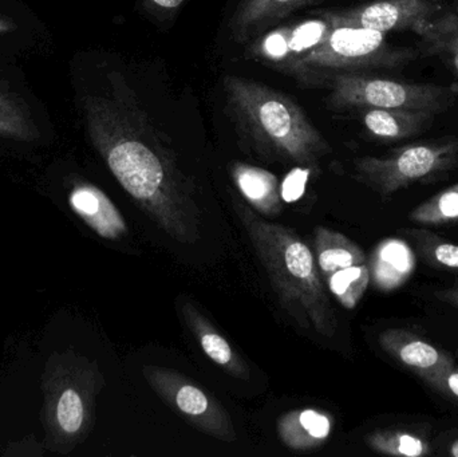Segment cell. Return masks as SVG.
I'll use <instances>...</instances> for the list:
<instances>
[{
    "label": "cell",
    "instance_id": "17",
    "mask_svg": "<svg viewBox=\"0 0 458 457\" xmlns=\"http://www.w3.org/2000/svg\"><path fill=\"white\" fill-rule=\"evenodd\" d=\"M315 0H242L232 19V32L237 40H244L250 35L279 21L283 16Z\"/></svg>",
    "mask_w": 458,
    "mask_h": 457
},
{
    "label": "cell",
    "instance_id": "9",
    "mask_svg": "<svg viewBox=\"0 0 458 457\" xmlns=\"http://www.w3.org/2000/svg\"><path fill=\"white\" fill-rule=\"evenodd\" d=\"M441 13L443 7L432 0H376L331 15L335 23L365 27L384 34L411 31L421 38Z\"/></svg>",
    "mask_w": 458,
    "mask_h": 457
},
{
    "label": "cell",
    "instance_id": "7",
    "mask_svg": "<svg viewBox=\"0 0 458 457\" xmlns=\"http://www.w3.org/2000/svg\"><path fill=\"white\" fill-rule=\"evenodd\" d=\"M142 373L156 394L193 428L220 442L237 439L227 410L198 383L168 368L152 365L145 367Z\"/></svg>",
    "mask_w": 458,
    "mask_h": 457
},
{
    "label": "cell",
    "instance_id": "15",
    "mask_svg": "<svg viewBox=\"0 0 458 457\" xmlns=\"http://www.w3.org/2000/svg\"><path fill=\"white\" fill-rule=\"evenodd\" d=\"M277 432L290 450L306 453L325 444L330 436L331 420L319 410H293L279 419Z\"/></svg>",
    "mask_w": 458,
    "mask_h": 457
},
{
    "label": "cell",
    "instance_id": "16",
    "mask_svg": "<svg viewBox=\"0 0 458 457\" xmlns=\"http://www.w3.org/2000/svg\"><path fill=\"white\" fill-rule=\"evenodd\" d=\"M232 179L245 200L260 214L276 216L283 208L277 177L266 169L234 163L231 166Z\"/></svg>",
    "mask_w": 458,
    "mask_h": 457
},
{
    "label": "cell",
    "instance_id": "22",
    "mask_svg": "<svg viewBox=\"0 0 458 457\" xmlns=\"http://www.w3.org/2000/svg\"><path fill=\"white\" fill-rule=\"evenodd\" d=\"M366 444L386 456L424 457L433 453L429 442L411 432L398 429H381L366 437Z\"/></svg>",
    "mask_w": 458,
    "mask_h": 457
},
{
    "label": "cell",
    "instance_id": "1",
    "mask_svg": "<svg viewBox=\"0 0 458 457\" xmlns=\"http://www.w3.org/2000/svg\"><path fill=\"white\" fill-rule=\"evenodd\" d=\"M133 98L125 89L112 97L83 99L91 142L153 223L179 243H198L201 211L195 184Z\"/></svg>",
    "mask_w": 458,
    "mask_h": 457
},
{
    "label": "cell",
    "instance_id": "29",
    "mask_svg": "<svg viewBox=\"0 0 458 457\" xmlns=\"http://www.w3.org/2000/svg\"><path fill=\"white\" fill-rule=\"evenodd\" d=\"M451 455H454V457H458V439L456 440V442L452 443Z\"/></svg>",
    "mask_w": 458,
    "mask_h": 457
},
{
    "label": "cell",
    "instance_id": "19",
    "mask_svg": "<svg viewBox=\"0 0 458 457\" xmlns=\"http://www.w3.org/2000/svg\"><path fill=\"white\" fill-rule=\"evenodd\" d=\"M400 231L422 262L458 275V244L424 228H401Z\"/></svg>",
    "mask_w": 458,
    "mask_h": 457
},
{
    "label": "cell",
    "instance_id": "23",
    "mask_svg": "<svg viewBox=\"0 0 458 457\" xmlns=\"http://www.w3.org/2000/svg\"><path fill=\"white\" fill-rule=\"evenodd\" d=\"M94 392H82L74 386L64 389L56 404L59 429L67 436H80L90 420L91 396Z\"/></svg>",
    "mask_w": 458,
    "mask_h": 457
},
{
    "label": "cell",
    "instance_id": "26",
    "mask_svg": "<svg viewBox=\"0 0 458 457\" xmlns=\"http://www.w3.org/2000/svg\"><path fill=\"white\" fill-rule=\"evenodd\" d=\"M310 171H311L310 168L296 166L293 171L288 173V176L283 182L282 187H280V196H282L283 200L293 203V201L301 199L304 190H306Z\"/></svg>",
    "mask_w": 458,
    "mask_h": 457
},
{
    "label": "cell",
    "instance_id": "21",
    "mask_svg": "<svg viewBox=\"0 0 458 457\" xmlns=\"http://www.w3.org/2000/svg\"><path fill=\"white\" fill-rule=\"evenodd\" d=\"M421 45L425 54L441 56L458 77V8L436 18Z\"/></svg>",
    "mask_w": 458,
    "mask_h": 457
},
{
    "label": "cell",
    "instance_id": "5",
    "mask_svg": "<svg viewBox=\"0 0 458 457\" xmlns=\"http://www.w3.org/2000/svg\"><path fill=\"white\" fill-rule=\"evenodd\" d=\"M458 168V134L413 142L354 161V179L382 198L414 184H430Z\"/></svg>",
    "mask_w": 458,
    "mask_h": 457
},
{
    "label": "cell",
    "instance_id": "3",
    "mask_svg": "<svg viewBox=\"0 0 458 457\" xmlns=\"http://www.w3.org/2000/svg\"><path fill=\"white\" fill-rule=\"evenodd\" d=\"M225 93L237 128L260 157L314 169L330 155L327 140L285 94L234 75L225 78Z\"/></svg>",
    "mask_w": 458,
    "mask_h": 457
},
{
    "label": "cell",
    "instance_id": "11",
    "mask_svg": "<svg viewBox=\"0 0 458 457\" xmlns=\"http://www.w3.org/2000/svg\"><path fill=\"white\" fill-rule=\"evenodd\" d=\"M382 351L422 381L454 364V359L429 341L403 329H387L378 337Z\"/></svg>",
    "mask_w": 458,
    "mask_h": 457
},
{
    "label": "cell",
    "instance_id": "30",
    "mask_svg": "<svg viewBox=\"0 0 458 457\" xmlns=\"http://www.w3.org/2000/svg\"><path fill=\"white\" fill-rule=\"evenodd\" d=\"M456 356L458 357V349H457V351H456Z\"/></svg>",
    "mask_w": 458,
    "mask_h": 457
},
{
    "label": "cell",
    "instance_id": "10",
    "mask_svg": "<svg viewBox=\"0 0 458 457\" xmlns=\"http://www.w3.org/2000/svg\"><path fill=\"white\" fill-rule=\"evenodd\" d=\"M334 27L335 21L331 13H323L319 19L280 27L256 40L250 47V55L285 70L296 59L322 45Z\"/></svg>",
    "mask_w": 458,
    "mask_h": 457
},
{
    "label": "cell",
    "instance_id": "28",
    "mask_svg": "<svg viewBox=\"0 0 458 457\" xmlns=\"http://www.w3.org/2000/svg\"><path fill=\"white\" fill-rule=\"evenodd\" d=\"M152 2L158 7L165 8V10H174V8H179L184 0H152Z\"/></svg>",
    "mask_w": 458,
    "mask_h": 457
},
{
    "label": "cell",
    "instance_id": "8",
    "mask_svg": "<svg viewBox=\"0 0 458 457\" xmlns=\"http://www.w3.org/2000/svg\"><path fill=\"white\" fill-rule=\"evenodd\" d=\"M315 258L328 292L344 309H354L370 282L366 255L352 239L338 231L315 230Z\"/></svg>",
    "mask_w": 458,
    "mask_h": 457
},
{
    "label": "cell",
    "instance_id": "24",
    "mask_svg": "<svg viewBox=\"0 0 458 457\" xmlns=\"http://www.w3.org/2000/svg\"><path fill=\"white\" fill-rule=\"evenodd\" d=\"M409 219L420 225H458V182L420 204Z\"/></svg>",
    "mask_w": 458,
    "mask_h": 457
},
{
    "label": "cell",
    "instance_id": "13",
    "mask_svg": "<svg viewBox=\"0 0 458 457\" xmlns=\"http://www.w3.org/2000/svg\"><path fill=\"white\" fill-rule=\"evenodd\" d=\"M180 311L188 329L192 333L206 356L231 377L250 381V370L244 360L234 351L233 346L219 332V329L196 308L195 303L187 300H182Z\"/></svg>",
    "mask_w": 458,
    "mask_h": 457
},
{
    "label": "cell",
    "instance_id": "14",
    "mask_svg": "<svg viewBox=\"0 0 458 457\" xmlns=\"http://www.w3.org/2000/svg\"><path fill=\"white\" fill-rule=\"evenodd\" d=\"M362 123L373 139L384 142L405 141L425 133L435 123L428 110L363 109Z\"/></svg>",
    "mask_w": 458,
    "mask_h": 457
},
{
    "label": "cell",
    "instance_id": "6",
    "mask_svg": "<svg viewBox=\"0 0 458 457\" xmlns=\"http://www.w3.org/2000/svg\"><path fill=\"white\" fill-rule=\"evenodd\" d=\"M328 102L335 110L408 109L440 113L456 101L457 89L435 83H413L358 72H336L330 78Z\"/></svg>",
    "mask_w": 458,
    "mask_h": 457
},
{
    "label": "cell",
    "instance_id": "20",
    "mask_svg": "<svg viewBox=\"0 0 458 457\" xmlns=\"http://www.w3.org/2000/svg\"><path fill=\"white\" fill-rule=\"evenodd\" d=\"M0 136L31 142L40 133L23 99L0 86Z\"/></svg>",
    "mask_w": 458,
    "mask_h": 457
},
{
    "label": "cell",
    "instance_id": "27",
    "mask_svg": "<svg viewBox=\"0 0 458 457\" xmlns=\"http://www.w3.org/2000/svg\"><path fill=\"white\" fill-rule=\"evenodd\" d=\"M436 300L446 303V305L454 306L458 309V279L454 281L452 286L445 287V289L438 290L435 292Z\"/></svg>",
    "mask_w": 458,
    "mask_h": 457
},
{
    "label": "cell",
    "instance_id": "4",
    "mask_svg": "<svg viewBox=\"0 0 458 457\" xmlns=\"http://www.w3.org/2000/svg\"><path fill=\"white\" fill-rule=\"evenodd\" d=\"M419 55L416 48L393 45L384 32L335 23L322 45L296 59L285 67V72L307 83L327 72L333 75L360 70L398 69L416 61Z\"/></svg>",
    "mask_w": 458,
    "mask_h": 457
},
{
    "label": "cell",
    "instance_id": "12",
    "mask_svg": "<svg viewBox=\"0 0 458 457\" xmlns=\"http://www.w3.org/2000/svg\"><path fill=\"white\" fill-rule=\"evenodd\" d=\"M72 211L105 241H120L129 230L120 209L109 196L90 182H78L67 195Z\"/></svg>",
    "mask_w": 458,
    "mask_h": 457
},
{
    "label": "cell",
    "instance_id": "18",
    "mask_svg": "<svg viewBox=\"0 0 458 457\" xmlns=\"http://www.w3.org/2000/svg\"><path fill=\"white\" fill-rule=\"evenodd\" d=\"M416 267V258L411 244L401 241H386L378 247L371 262L370 276L382 290L403 286Z\"/></svg>",
    "mask_w": 458,
    "mask_h": 457
},
{
    "label": "cell",
    "instance_id": "25",
    "mask_svg": "<svg viewBox=\"0 0 458 457\" xmlns=\"http://www.w3.org/2000/svg\"><path fill=\"white\" fill-rule=\"evenodd\" d=\"M424 383L443 396L458 402V368L456 364L451 365L438 375L432 376Z\"/></svg>",
    "mask_w": 458,
    "mask_h": 457
},
{
    "label": "cell",
    "instance_id": "2",
    "mask_svg": "<svg viewBox=\"0 0 458 457\" xmlns=\"http://www.w3.org/2000/svg\"><path fill=\"white\" fill-rule=\"evenodd\" d=\"M234 209L284 310L301 329L333 338L338 321L311 249L295 231L267 222L245 204L234 201Z\"/></svg>",
    "mask_w": 458,
    "mask_h": 457
}]
</instances>
